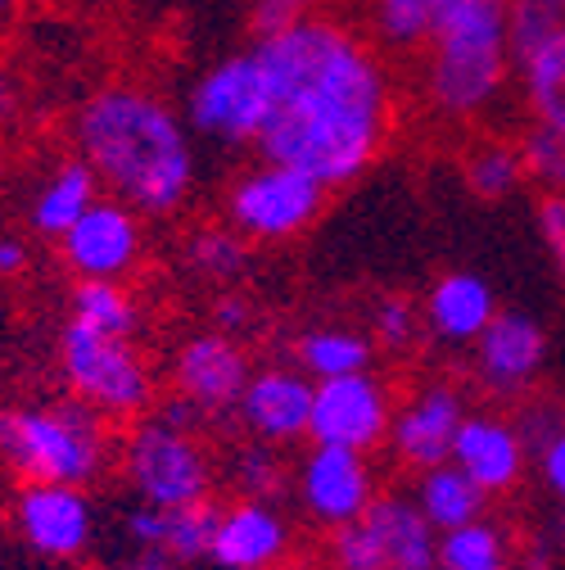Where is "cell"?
Returning a JSON list of instances; mask_svg holds the SVG:
<instances>
[{
  "label": "cell",
  "instance_id": "cell-42",
  "mask_svg": "<svg viewBox=\"0 0 565 570\" xmlns=\"http://www.w3.org/2000/svg\"><path fill=\"white\" fill-rule=\"evenodd\" d=\"M330 6L335 0H254V28L295 19V14H313V10H330Z\"/></svg>",
  "mask_w": 565,
  "mask_h": 570
},
{
  "label": "cell",
  "instance_id": "cell-32",
  "mask_svg": "<svg viewBox=\"0 0 565 570\" xmlns=\"http://www.w3.org/2000/svg\"><path fill=\"white\" fill-rule=\"evenodd\" d=\"M367 335L380 358H412V348L426 340L420 331V304L412 295H380L367 313Z\"/></svg>",
  "mask_w": 565,
  "mask_h": 570
},
{
  "label": "cell",
  "instance_id": "cell-33",
  "mask_svg": "<svg viewBox=\"0 0 565 570\" xmlns=\"http://www.w3.org/2000/svg\"><path fill=\"white\" fill-rule=\"evenodd\" d=\"M516 146L525 164V186H534L538 195H565V131L525 122Z\"/></svg>",
  "mask_w": 565,
  "mask_h": 570
},
{
  "label": "cell",
  "instance_id": "cell-15",
  "mask_svg": "<svg viewBox=\"0 0 565 570\" xmlns=\"http://www.w3.org/2000/svg\"><path fill=\"white\" fill-rule=\"evenodd\" d=\"M547 331L529 313H498L484 335L470 344V381L493 399V403H516L529 390H538L543 367H547Z\"/></svg>",
  "mask_w": 565,
  "mask_h": 570
},
{
  "label": "cell",
  "instance_id": "cell-10",
  "mask_svg": "<svg viewBox=\"0 0 565 570\" xmlns=\"http://www.w3.org/2000/svg\"><path fill=\"white\" fill-rule=\"evenodd\" d=\"M385 493L380 466L371 453L353 449H330V444H308L290 462V498L295 512L317 530L330 534L339 525H353L371 512V503Z\"/></svg>",
  "mask_w": 565,
  "mask_h": 570
},
{
  "label": "cell",
  "instance_id": "cell-28",
  "mask_svg": "<svg viewBox=\"0 0 565 570\" xmlns=\"http://www.w3.org/2000/svg\"><path fill=\"white\" fill-rule=\"evenodd\" d=\"M435 14L439 0H358V28L389 59H416L435 32Z\"/></svg>",
  "mask_w": 565,
  "mask_h": 570
},
{
  "label": "cell",
  "instance_id": "cell-38",
  "mask_svg": "<svg viewBox=\"0 0 565 570\" xmlns=\"http://www.w3.org/2000/svg\"><path fill=\"white\" fill-rule=\"evenodd\" d=\"M534 223H538V236L565 281V195H538V208H534Z\"/></svg>",
  "mask_w": 565,
  "mask_h": 570
},
{
  "label": "cell",
  "instance_id": "cell-43",
  "mask_svg": "<svg viewBox=\"0 0 565 570\" xmlns=\"http://www.w3.org/2000/svg\"><path fill=\"white\" fill-rule=\"evenodd\" d=\"M512 570H556V552H552L538 534H529V539L516 543V561H512Z\"/></svg>",
  "mask_w": 565,
  "mask_h": 570
},
{
  "label": "cell",
  "instance_id": "cell-25",
  "mask_svg": "<svg viewBox=\"0 0 565 570\" xmlns=\"http://www.w3.org/2000/svg\"><path fill=\"white\" fill-rule=\"evenodd\" d=\"M68 322H82L91 331H109V335H127L140 340L150 326V308L136 295L131 281H73L63 304Z\"/></svg>",
  "mask_w": 565,
  "mask_h": 570
},
{
  "label": "cell",
  "instance_id": "cell-8",
  "mask_svg": "<svg viewBox=\"0 0 565 570\" xmlns=\"http://www.w3.org/2000/svg\"><path fill=\"white\" fill-rule=\"evenodd\" d=\"M181 118L199 146L222 155H258L267 127V78L254 46L208 59L181 96Z\"/></svg>",
  "mask_w": 565,
  "mask_h": 570
},
{
  "label": "cell",
  "instance_id": "cell-20",
  "mask_svg": "<svg viewBox=\"0 0 565 570\" xmlns=\"http://www.w3.org/2000/svg\"><path fill=\"white\" fill-rule=\"evenodd\" d=\"M100 195H105V190H100L96 173H91L73 150H68V155L50 159V164L41 168V177L28 186V199H23V227H28L32 240L54 245V240H59L68 227H73Z\"/></svg>",
  "mask_w": 565,
  "mask_h": 570
},
{
  "label": "cell",
  "instance_id": "cell-35",
  "mask_svg": "<svg viewBox=\"0 0 565 570\" xmlns=\"http://www.w3.org/2000/svg\"><path fill=\"white\" fill-rule=\"evenodd\" d=\"M503 14H507V37L516 59L538 50L556 32H565V0H503Z\"/></svg>",
  "mask_w": 565,
  "mask_h": 570
},
{
  "label": "cell",
  "instance_id": "cell-11",
  "mask_svg": "<svg viewBox=\"0 0 565 570\" xmlns=\"http://www.w3.org/2000/svg\"><path fill=\"white\" fill-rule=\"evenodd\" d=\"M150 223L136 208L100 195L54 240V258L68 281H136L150 263Z\"/></svg>",
  "mask_w": 565,
  "mask_h": 570
},
{
  "label": "cell",
  "instance_id": "cell-26",
  "mask_svg": "<svg viewBox=\"0 0 565 570\" xmlns=\"http://www.w3.org/2000/svg\"><path fill=\"white\" fill-rule=\"evenodd\" d=\"M516 96L525 122L565 131V32L516 59Z\"/></svg>",
  "mask_w": 565,
  "mask_h": 570
},
{
  "label": "cell",
  "instance_id": "cell-39",
  "mask_svg": "<svg viewBox=\"0 0 565 570\" xmlns=\"http://www.w3.org/2000/svg\"><path fill=\"white\" fill-rule=\"evenodd\" d=\"M534 471H538L543 493L552 498V503L565 508V425H561V431L534 453Z\"/></svg>",
  "mask_w": 565,
  "mask_h": 570
},
{
  "label": "cell",
  "instance_id": "cell-24",
  "mask_svg": "<svg viewBox=\"0 0 565 570\" xmlns=\"http://www.w3.org/2000/svg\"><path fill=\"white\" fill-rule=\"evenodd\" d=\"M177 263L186 267L190 281L214 285V291H227V285H240L254 267V245L231 232L222 218H204L190 223L177 240Z\"/></svg>",
  "mask_w": 565,
  "mask_h": 570
},
{
  "label": "cell",
  "instance_id": "cell-16",
  "mask_svg": "<svg viewBox=\"0 0 565 570\" xmlns=\"http://www.w3.org/2000/svg\"><path fill=\"white\" fill-rule=\"evenodd\" d=\"M299 552V525L280 503L231 498L218 503L208 561L218 570H286Z\"/></svg>",
  "mask_w": 565,
  "mask_h": 570
},
{
  "label": "cell",
  "instance_id": "cell-19",
  "mask_svg": "<svg viewBox=\"0 0 565 570\" xmlns=\"http://www.w3.org/2000/svg\"><path fill=\"white\" fill-rule=\"evenodd\" d=\"M416 304H420V331L439 348H470L484 335V326L503 313L493 285L470 267L439 272Z\"/></svg>",
  "mask_w": 565,
  "mask_h": 570
},
{
  "label": "cell",
  "instance_id": "cell-34",
  "mask_svg": "<svg viewBox=\"0 0 565 570\" xmlns=\"http://www.w3.org/2000/svg\"><path fill=\"white\" fill-rule=\"evenodd\" d=\"M317 570H385V552L367 517L317 539Z\"/></svg>",
  "mask_w": 565,
  "mask_h": 570
},
{
  "label": "cell",
  "instance_id": "cell-46",
  "mask_svg": "<svg viewBox=\"0 0 565 570\" xmlns=\"http://www.w3.org/2000/svg\"><path fill=\"white\" fill-rule=\"evenodd\" d=\"M28 10V0H0V28H10Z\"/></svg>",
  "mask_w": 565,
  "mask_h": 570
},
{
  "label": "cell",
  "instance_id": "cell-4",
  "mask_svg": "<svg viewBox=\"0 0 565 570\" xmlns=\"http://www.w3.org/2000/svg\"><path fill=\"white\" fill-rule=\"evenodd\" d=\"M118 431L73 399L0 403V466L19 484H82L113 471Z\"/></svg>",
  "mask_w": 565,
  "mask_h": 570
},
{
  "label": "cell",
  "instance_id": "cell-40",
  "mask_svg": "<svg viewBox=\"0 0 565 570\" xmlns=\"http://www.w3.org/2000/svg\"><path fill=\"white\" fill-rule=\"evenodd\" d=\"M23 114H28V82L10 59H0V131H14Z\"/></svg>",
  "mask_w": 565,
  "mask_h": 570
},
{
  "label": "cell",
  "instance_id": "cell-22",
  "mask_svg": "<svg viewBox=\"0 0 565 570\" xmlns=\"http://www.w3.org/2000/svg\"><path fill=\"white\" fill-rule=\"evenodd\" d=\"M367 525L380 539L385 570H439V530L420 517L412 493L385 489L367 512Z\"/></svg>",
  "mask_w": 565,
  "mask_h": 570
},
{
  "label": "cell",
  "instance_id": "cell-41",
  "mask_svg": "<svg viewBox=\"0 0 565 570\" xmlns=\"http://www.w3.org/2000/svg\"><path fill=\"white\" fill-rule=\"evenodd\" d=\"M32 272V236L0 232V281H23Z\"/></svg>",
  "mask_w": 565,
  "mask_h": 570
},
{
  "label": "cell",
  "instance_id": "cell-36",
  "mask_svg": "<svg viewBox=\"0 0 565 570\" xmlns=\"http://www.w3.org/2000/svg\"><path fill=\"white\" fill-rule=\"evenodd\" d=\"M512 421L521 425V435H525L529 453H538V449L561 431V425H565V399L552 394V390H529L525 399H516Z\"/></svg>",
  "mask_w": 565,
  "mask_h": 570
},
{
  "label": "cell",
  "instance_id": "cell-12",
  "mask_svg": "<svg viewBox=\"0 0 565 570\" xmlns=\"http://www.w3.org/2000/svg\"><path fill=\"white\" fill-rule=\"evenodd\" d=\"M398 390L385 372H358L313 385V421H308V444L353 449V453H380L394 425Z\"/></svg>",
  "mask_w": 565,
  "mask_h": 570
},
{
  "label": "cell",
  "instance_id": "cell-17",
  "mask_svg": "<svg viewBox=\"0 0 565 570\" xmlns=\"http://www.w3.org/2000/svg\"><path fill=\"white\" fill-rule=\"evenodd\" d=\"M457 471L470 475V484L484 489V498H512L529 466H534V453L521 435V425L512 421L507 407L498 403H484V407H470L462 431L453 440V458H448Z\"/></svg>",
  "mask_w": 565,
  "mask_h": 570
},
{
  "label": "cell",
  "instance_id": "cell-3",
  "mask_svg": "<svg viewBox=\"0 0 565 570\" xmlns=\"http://www.w3.org/2000/svg\"><path fill=\"white\" fill-rule=\"evenodd\" d=\"M416 105L448 131H475L516 91V50L503 0H439L435 32L416 50Z\"/></svg>",
  "mask_w": 565,
  "mask_h": 570
},
{
  "label": "cell",
  "instance_id": "cell-2",
  "mask_svg": "<svg viewBox=\"0 0 565 570\" xmlns=\"http://www.w3.org/2000/svg\"><path fill=\"white\" fill-rule=\"evenodd\" d=\"M68 150L146 223H177L199 195V140L146 78H105L68 114Z\"/></svg>",
  "mask_w": 565,
  "mask_h": 570
},
{
  "label": "cell",
  "instance_id": "cell-14",
  "mask_svg": "<svg viewBox=\"0 0 565 570\" xmlns=\"http://www.w3.org/2000/svg\"><path fill=\"white\" fill-rule=\"evenodd\" d=\"M10 530L46 561H82L100 539V508L82 484H19L10 498Z\"/></svg>",
  "mask_w": 565,
  "mask_h": 570
},
{
  "label": "cell",
  "instance_id": "cell-27",
  "mask_svg": "<svg viewBox=\"0 0 565 570\" xmlns=\"http://www.w3.org/2000/svg\"><path fill=\"white\" fill-rule=\"evenodd\" d=\"M412 503L420 508V517H426L439 534L457 530V525H470L479 517H488V498L479 484H470L466 471H457L453 462H439L430 471L412 475Z\"/></svg>",
  "mask_w": 565,
  "mask_h": 570
},
{
  "label": "cell",
  "instance_id": "cell-7",
  "mask_svg": "<svg viewBox=\"0 0 565 570\" xmlns=\"http://www.w3.org/2000/svg\"><path fill=\"white\" fill-rule=\"evenodd\" d=\"M326 204H330V190L321 181H313L290 164L254 155L222 186L218 218L231 232H240L254 249H280L308 236L321 223Z\"/></svg>",
  "mask_w": 565,
  "mask_h": 570
},
{
  "label": "cell",
  "instance_id": "cell-5",
  "mask_svg": "<svg viewBox=\"0 0 565 570\" xmlns=\"http://www.w3.org/2000/svg\"><path fill=\"white\" fill-rule=\"evenodd\" d=\"M113 475L146 508H195L214 503L222 484V462L214 444L172 403H159L150 416L122 425L113 440Z\"/></svg>",
  "mask_w": 565,
  "mask_h": 570
},
{
  "label": "cell",
  "instance_id": "cell-44",
  "mask_svg": "<svg viewBox=\"0 0 565 570\" xmlns=\"http://www.w3.org/2000/svg\"><path fill=\"white\" fill-rule=\"evenodd\" d=\"M538 539L556 552V561H565V508H561V503H552V512H547V521H543Z\"/></svg>",
  "mask_w": 565,
  "mask_h": 570
},
{
  "label": "cell",
  "instance_id": "cell-9",
  "mask_svg": "<svg viewBox=\"0 0 565 570\" xmlns=\"http://www.w3.org/2000/svg\"><path fill=\"white\" fill-rule=\"evenodd\" d=\"M254 367L258 363L249 353V340L222 335L214 326L190 331L172 344L168 363H163V390H168L163 403L186 412L195 425L231 421Z\"/></svg>",
  "mask_w": 565,
  "mask_h": 570
},
{
  "label": "cell",
  "instance_id": "cell-30",
  "mask_svg": "<svg viewBox=\"0 0 565 570\" xmlns=\"http://www.w3.org/2000/svg\"><path fill=\"white\" fill-rule=\"evenodd\" d=\"M222 484L231 498H258V503H280L290 493V462L280 449L258 440H240L222 462Z\"/></svg>",
  "mask_w": 565,
  "mask_h": 570
},
{
  "label": "cell",
  "instance_id": "cell-31",
  "mask_svg": "<svg viewBox=\"0 0 565 570\" xmlns=\"http://www.w3.org/2000/svg\"><path fill=\"white\" fill-rule=\"evenodd\" d=\"M516 539L493 517L439 534V570H512Z\"/></svg>",
  "mask_w": 565,
  "mask_h": 570
},
{
  "label": "cell",
  "instance_id": "cell-13",
  "mask_svg": "<svg viewBox=\"0 0 565 570\" xmlns=\"http://www.w3.org/2000/svg\"><path fill=\"white\" fill-rule=\"evenodd\" d=\"M466 412H470V399L457 381L420 376L416 385H407L398 394L394 425H389V440H385L389 462L407 475H420V471L448 462Z\"/></svg>",
  "mask_w": 565,
  "mask_h": 570
},
{
  "label": "cell",
  "instance_id": "cell-29",
  "mask_svg": "<svg viewBox=\"0 0 565 570\" xmlns=\"http://www.w3.org/2000/svg\"><path fill=\"white\" fill-rule=\"evenodd\" d=\"M462 186L479 204H503L525 186V164L521 146L507 136H479L462 155Z\"/></svg>",
  "mask_w": 565,
  "mask_h": 570
},
{
  "label": "cell",
  "instance_id": "cell-37",
  "mask_svg": "<svg viewBox=\"0 0 565 570\" xmlns=\"http://www.w3.org/2000/svg\"><path fill=\"white\" fill-rule=\"evenodd\" d=\"M258 299L245 291V285H227V291H214L208 299V326L222 331V335H236V340H249L258 331Z\"/></svg>",
  "mask_w": 565,
  "mask_h": 570
},
{
  "label": "cell",
  "instance_id": "cell-45",
  "mask_svg": "<svg viewBox=\"0 0 565 570\" xmlns=\"http://www.w3.org/2000/svg\"><path fill=\"white\" fill-rule=\"evenodd\" d=\"M100 570H181V566H172V561H159V557H146V552H131V557H122V561H109V566H100Z\"/></svg>",
  "mask_w": 565,
  "mask_h": 570
},
{
  "label": "cell",
  "instance_id": "cell-21",
  "mask_svg": "<svg viewBox=\"0 0 565 570\" xmlns=\"http://www.w3.org/2000/svg\"><path fill=\"white\" fill-rule=\"evenodd\" d=\"M214 521H218V503H195V508L131 503L127 517H122V534L136 552L172 561V566H190V561H208Z\"/></svg>",
  "mask_w": 565,
  "mask_h": 570
},
{
  "label": "cell",
  "instance_id": "cell-6",
  "mask_svg": "<svg viewBox=\"0 0 565 570\" xmlns=\"http://www.w3.org/2000/svg\"><path fill=\"white\" fill-rule=\"evenodd\" d=\"M54 372L63 399L91 407L109 425H131L150 416L163 403V367L150 358V348L127 335L91 331L82 322H68L54 335Z\"/></svg>",
  "mask_w": 565,
  "mask_h": 570
},
{
  "label": "cell",
  "instance_id": "cell-23",
  "mask_svg": "<svg viewBox=\"0 0 565 570\" xmlns=\"http://www.w3.org/2000/svg\"><path fill=\"white\" fill-rule=\"evenodd\" d=\"M376 344L367 335V326H348V322H317L304 326L290 344V363L313 381H339V376H358L376 367Z\"/></svg>",
  "mask_w": 565,
  "mask_h": 570
},
{
  "label": "cell",
  "instance_id": "cell-1",
  "mask_svg": "<svg viewBox=\"0 0 565 570\" xmlns=\"http://www.w3.org/2000/svg\"><path fill=\"white\" fill-rule=\"evenodd\" d=\"M249 46L267 78L258 155L308 173L330 195L363 181L398 136L394 59L335 10L258 23Z\"/></svg>",
  "mask_w": 565,
  "mask_h": 570
},
{
  "label": "cell",
  "instance_id": "cell-18",
  "mask_svg": "<svg viewBox=\"0 0 565 570\" xmlns=\"http://www.w3.org/2000/svg\"><path fill=\"white\" fill-rule=\"evenodd\" d=\"M231 421L240 425L245 440L290 453L295 444H308L313 381L295 363H262V367H254Z\"/></svg>",
  "mask_w": 565,
  "mask_h": 570
}]
</instances>
